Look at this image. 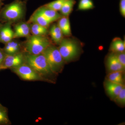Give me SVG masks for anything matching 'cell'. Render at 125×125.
Listing matches in <instances>:
<instances>
[{"instance_id": "1", "label": "cell", "mask_w": 125, "mask_h": 125, "mask_svg": "<svg viewBox=\"0 0 125 125\" xmlns=\"http://www.w3.org/2000/svg\"><path fill=\"white\" fill-rule=\"evenodd\" d=\"M25 61L47 82H54L51 79L55 74L52 71L46 59L42 53L38 55L25 54Z\"/></svg>"}, {"instance_id": "2", "label": "cell", "mask_w": 125, "mask_h": 125, "mask_svg": "<svg viewBox=\"0 0 125 125\" xmlns=\"http://www.w3.org/2000/svg\"><path fill=\"white\" fill-rule=\"evenodd\" d=\"M49 64L52 71L57 74L62 71L64 61L58 48L50 45L42 52Z\"/></svg>"}, {"instance_id": "3", "label": "cell", "mask_w": 125, "mask_h": 125, "mask_svg": "<svg viewBox=\"0 0 125 125\" xmlns=\"http://www.w3.org/2000/svg\"><path fill=\"white\" fill-rule=\"evenodd\" d=\"M50 45L51 43L49 39L44 36L33 35L27 40L25 48L28 54L38 55L42 53Z\"/></svg>"}, {"instance_id": "4", "label": "cell", "mask_w": 125, "mask_h": 125, "mask_svg": "<svg viewBox=\"0 0 125 125\" xmlns=\"http://www.w3.org/2000/svg\"><path fill=\"white\" fill-rule=\"evenodd\" d=\"M11 71L24 80L47 82L30 66L25 62L22 64L11 69Z\"/></svg>"}, {"instance_id": "5", "label": "cell", "mask_w": 125, "mask_h": 125, "mask_svg": "<svg viewBox=\"0 0 125 125\" xmlns=\"http://www.w3.org/2000/svg\"><path fill=\"white\" fill-rule=\"evenodd\" d=\"M59 45L58 50L64 62L71 61L78 54L79 47L73 40L62 39Z\"/></svg>"}, {"instance_id": "6", "label": "cell", "mask_w": 125, "mask_h": 125, "mask_svg": "<svg viewBox=\"0 0 125 125\" xmlns=\"http://www.w3.org/2000/svg\"><path fill=\"white\" fill-rule=\"evenodd\" d=\"M25 62V54L21 52L14 54H5L4 58L0 65V70L15 68Z\"/></svg>"}, {"instance_id": "7", "label": "cell", "mask_w": 125, "mask_h": 125, "mask_svg": "<svg viewBox=\"0 0 125 125\" xmlns=\"http://www.w3.org/2000/svg\"><path fill=\"white\" fill-rule=\"evenodd\" d=\"M23 8L19 2L12 3L7 6L3 11L4 18L9 21H15L20 19L23 14Z\"/></svg>"}, {"instance_id": "8", "label": "cell", "mask_w": 125, "mask_h": 125, "mask_svg": "<svg viewBox=\"0 0 125 125\" xmlns=\"http://www.w3.org/2000/svg\"><path fill=\"white\" fill-rule=\"evenodd\" d=\"M125 85L113 83L106 80L104 83L105 90L110 98L114 101Z\"/></svg>"}, {"instance_id": "9", "label": "cell", "mask_w": 125, "mask_h": 125, "mask_svg": "<svg viewBox=\"0 0 125 125\" xmlns=\"http://www.w3.org/2000/svg\"><path fill=\"white\" fill-rule=\"evenodd\" d=\"M34 13L42 16L52 22L59 20L62 17L57 11L45 6L38 9Z\"/></svg>"}, {"instance_id": "10", "label": "cell", "mask_w": 125, "mask_h": 125, "mask_svg": "<svg viewBox=\"0 0 125 125\" xmlns=\"http://www.w3.org/2000/svg\"><path fill=\"white\" fill-rule=\"evenodd\" d=\"M107 66L109 72L116 71H125V69L118 61L114 52L108 57Z\"/></svg>"}, {"instance_id": "11", "label": "cell", "mask_w": 125, "mask_h": 125, "mask_svg": "<svg viewBox=\"0 0 125 125\" xmlns=\"http://www.w3.org/2000/svg\"><path fill=\"white\" fill-rule=\"evenodd\" d=\"M30 27L28 24L22 23L14 27L13 38L28 37L30 33Z\"/></svg>"}, {"instance_id": "12", "label": "cell", "mask_w": 125, "mask_h": 125, "mask_svg": "<svg viewBox=\"0 0 125 125\" xmlns=\"http://www.w3.org/2000/svg\"><path fill=\"white\" fill-rule=\"evenodd\" d=\"M14 32L10 27L8 24L0 29V42L7 43L13 39Z\"/></svg>"}, {"instance_id": "13", "label": "cell", "mask_w": 125, "mask_h": 125, "mask_svg": "<svg viewBox=\"0 0 125 125\" xmlns=\"http://www.w3.org/2000/svg\"><path fill=\"white\" fill-rule=\"evenodd\" d=\"M58 25L63 34L65 36H70L71 34V28L69 18L66 16H63L59 19Z\"/></svg>"}, {"instance_id": "14", "label": "cell", "mask_w": 125, "mask_h": 125, "mask_svg": "<svg viewBox=\"0 0 125 125\" xmlns=\"http://www.w3.org/2000/svg\"><path fill=\"white\" fill-rule=\"evenodd\" d=\"M50 34L52 39L56 44H59L62 39L63 34L58 25L54 24L51 27Z\"/></svg>"}, {"instance_id": "15", "label": "cell", "mask_w": 125, "mask_h": 125, "mask_svg": "<svg viewBox=\"0 0 125 125\" xmlns=\"http://www.w3.org/2000/svg\"><path fill=\"white\" fill-rule=\"evenodd\" d=\"M20 45L18 42L11 41L6 43L3 51L5 54H14L20 52Z\"/></svg>"}, {"instance_id": "16", "label": "cell", "mask_w": 125, "mask_h": 125, "mask_svg": "<svg viewBox=\"0 0 125 125\" xmlns=\"http://www.w3.org/2000/svg\"><path fill=\"white\" fill-rule=\"evenodd\" d=\"M123 74V72L116 71L109 72L107 77V79L113 83L124 85L125 79Z\"/></svg>"}, {"instance_id": "17", "label": "cell", "mask_w": 125, "mask_h": 125, "mask_svg": "<svg viewBox=\"0 0 125 125\" xmlns=\"http://www.w3.org/2000/svg\"><path fill=\"white\" fill-rule=\"evenodd\" d=\"M29 22L36 23L47 28L52 22L42 16L34 13L30 19Z\"/></svg>"}, {"instance_id": "18", "label": "cell", "mask_w": 125, "mask_h": 125, "mask_svg": "<svg viewBox=\"0 0 125 125\" xmlns=\"http://www.w3.org/2000/svg\"><path fill=\"white\" fill-rule=\"evenodd\" d=\"M125 43L119 38H116L113 40L110 47V50L113 52H125Z\"/></svg>"}, {"instance_id": "19", "label": "cell", "mask_w": 125, "mask_h": 125, "mask_svg": "<svg viewBox=\"0 0 125 125\" xmlns=\"http://www.w3.org/2000/svg\"><path fill=\"white\" fill-rule=\"evenodd\" d=\"M75 2V0H66L60 10L63 16L67 17L72 11Z\"/></svg>"}, {"instance_id": "20", "label": "cell", "mask_w": 125, "mask_h": 125, "mask_svg": "<svg viewBox=\"0 0 125 125\" xmlns=\"http://www.w3.org/2000/svg\"><path fill=\"white\" fill-rule=\"evenodd\" d=\"M11 124L8 115L7 108L0 105V125H10Z\"/></svg>"}, {"instance_id": "21", "label": "cell", "mask_w": 125, "mask_h": 125, "mask_svg": "<svg viewBox=\"0 0 125 125\" xmlns=\"http://www.w3.org/2000/svg\"><path fill=\"white\" fill-rule=\"evenodd\" d=\"M66 0H56L47 4L45 6L55 11L60 10Z\"/></svg>"}, {"instance_id": "22", "label": "cell", "mask_w": 125, "mask_h": 125, "mask_svg": "<svg viewBox=\"0 0 125 125\" xmlns=\"http://www.w3.org/2000/svg\"><path fill=\"white\" fill-rule=\"evenodd\" d=\"M94 7V3L92 0H80L78 9L80 10H87L93 9Z\"/></svg>"}, {"instance_id": "23", "label": "cell", "mask_w": 125, "mask_h": 125, "mask_svg": "<svg viewBox=\"0 0 125 125\" xmlns=\"http://www.w3.org/2000/svg\"><path fill=\"white\" fill-rule=\"evenodd\" d=\"M118 105L124 106L125 105V87H123L118 95L114 100Z\"/></svg>"}, {"instance_id": "24", "label": "cell", "mask_w": 125, "mask_h": 125, "mask_svg": "<svg viewBox=\"0 0 125 125\" xmlns=\"http://www.w3.org/2000/svg\"><path fill=\"white\" fill-rule=\"evenodd\" d=\"M119 62L125 69V54L123 52H114Z\"/></svg>"}, {"instance_id": "25", "label": "cell", "mask_w": 125, "mask_h": 125, "mask_svg": "<svg viewBox=\"0 0 125 125\" xmlns=\"http://www.w3.org/2000/svg\"><path fill=\"white\" fill-rule=\"evenodd\" d=\"M33 35L45 36L48 32L47 28L43 29H30Z\"/></svg>"}, {"instance_id": "26", "label": "cell", "mask_w": 125, "mask_h": 125, "mask_svg": "<svg viewBox=\"0 0 125 125\" xmlns=\"http://www.w3.org/2000/svg\"><path fill=\"white\" fill-rule=\"evenodd\" d=\"M120 10L121 14L125 17V0H120Z\"/></svg>"}, {"instance_id": "27", "label": "cell", "mask_w": 125, "mask_h": 125, "mask_svg": "<svg viewBox=\"0 0 125 125\" xmlns=\"http://www.w3.org/2000/svg\"><path fill=\"white\" fill-rule=\"evenodd\" d=\"M5 53L4 52L3 50H2L0 48V65L2 63L5 56Z\"/></svg>"}, {"instance_id": "28", "label": "cell", "mask_w": 125, "mask_h": 125, "mask_svg": "<svg viewBox=\"0 0 125 125\" xmlns=\"http://www.w3.org/2000/svg\"></svg>"}, {"instance_id": "29", "label": "cell", "mask_w": 125, "mask_h": 125, "mask_svg": "<svg viewBox=\"0 0 125 125\" xmlns=\"http://www.w3.org/2000/svg\"></svg>"}, {"instance_id": "30", "label": "cell", "mask_w": 125, "mask_h": 125, "mask_svg": "<svg viewBox=\"0 0 125 125\" xmlns=\"http://www.w3.org/2000/svg\"></svg>"}]
</instances>
